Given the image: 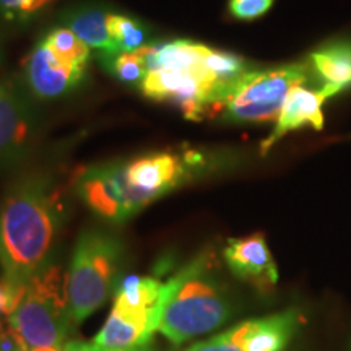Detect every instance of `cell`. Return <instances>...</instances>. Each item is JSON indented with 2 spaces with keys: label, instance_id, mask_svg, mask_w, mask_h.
I'll return each mask as SVG.
<instances>
[{
  "label": "cell",
  "instance_id": "cell-1",
  "mask_svg": "<svg viewBox=\"0 0 351 351\" xmlns=\"http://www.w3.org/2000/svg\"><path fill=\"white\" fill-rule=\"evenodd\" d=\"M64 192L51 174L29 173L8 187L0 200V269L19 288L52 262L65 221Z\"/></svg>",
  "mask_w": 351,
  "mask_h": 351
},
{
  "label": "cell",
  "instance_id": "cell-2",
  "mask_svg": "<svg viewBox=\"0 0 351 351\" xmlns=\"http://www.w3.org/2000/svg\"><path fill=\"white\" fill-rule=\"evenodd\" d=\"M148 73L140 91L158 103H173L189 121L221 114L234 86L221 80L207 62V46L189 41L148 44L142 47Z\"/></svg>",
  "mask_w": 351,
  "mask_h": 351
},
{
  "label": "cell",
  "instance_id": "cell-3",
  "mask_svg": "<svg viewBox=\"0 0 351 351\" xmlns=\"http://www.w3.org/2000/svg\"><path fill=\"white\" fill-rule=\"evenodd\" d=\"M166 304L161 332L173 345L225 326L236 314L231 291L213 271V257L202 252L165 285Z\"/></svg>",
  "mask_w": 351,
  "mask_h": 351
},
{
  "label": "cell",
  "instance_id": "cell-4",
  "mask_svg": "<svg viewBox=\"0 0 351 351\" xmlns=\"http://www.w3.org/2000/svg\"><path fill=\"white\" fill-rule=\"evenodd\" d=\"M72 324L67 275L52 261L26 285L23 300L8 315L7 326L29 351L43 346H62Z\"/></svg>",
  "mask_w": 351,
  "mask_h": 351
},
{
  "label": "cell",
  "instance_id": "cell-5",
  "mask_svg": "<svg viewBox=\"0 0 351 351\" xmlns=\"http://www.w3.org/2000/svg\"><path fill=\"white\" fill-rule=\"evenodd\" d=\"M122 258L124 244L112 232L93 228L78 236L67 274L73 322H83L109 300Z\"/></svg>",
  "mask_w": 351,
  "mask_h": 351
},
{
  "label": "cell",
  "instance_id": "cell-6",
  "mask_svg": "<svg viewBox=\"0 0 351 351\" xmlns=\"http://www.w3.org/2000/svg\"><path fill=\"white\" fill-rule=\"evenodd\" d=\"M309 75L311 67L302 64L249 70L228 95L219 116L232 124L276 122L293 88L304 85Z\"/></svg>",
  "mask_w": 351,
  "mask_h": 351
},
{
  "label": "cell",
  "instance_id": "cell-7",
  "mask_svg": "<svg viewBox=\"0 0 351 351\" xmlns=\"http://www.w3.org/2000/svg\"><path fill=\"white\" fill-rule=\"evenodd\" d=\"M127 182L140 210L160 197L173 192L181 184L191 181L195 169L204 168V155L191 152L153 153L138 156L122 165Z\"/></svg>",
  "mask_w": 351,
  "mask_h": 351
},
{
  "label": "cell",
  "instance_id": "cell-8",
  "mask_svg": "<svg viewBox=\"0 0 351 351\" xmlns=\"http://www.w3.org/2000/svg\"><path fill=\"white\" fill-rule=\"evenodd\" d=\"M75 191L96 217L111 223H124L140 212L122 165L91 166L77 176Z\"/></svg>",
  "mask_w": 351,
  "mask_h": 351
},
{
  "label": "cell",
  "instance_id": "cell-9",
  "mask_svg": "<svg viewBox=\"0 0 351 351\" xmlns=\"http://www.w3.org/2000/svg\"><path fill=\"white\" fill-rule=\"evenodd\" d=\"M38 127L33 96L23 83L0 80V165L12 163L28 152Z\"/></svg>",
  "mask_w": 351,
  "mask_h": 351
},
{
  "label": "cell",
  "instance_id": "cell-10",
  "mask_svg": "<svg viewBox=\"0 0 351 351\" xmlns=\"http://www.w3.org/2000/svg\"><path fill=\"white\" fill-rule=\"evenodd\" d=\"M86 69L59 59L39 41L25 62L23 85L33 98L59 99L72 93L85 80Z\"/></svg>",
  "mask_w": 351,
  "mask_h": 351
},
{
  "label": "cell",
  "instance_id": "cell-11",
  "mask_svg": "<svg viewBox=\"0 0 351 351\" xmlns=\"http://www.w3.org/2000/svg\"><path fill=\"white\" fill-rule=\"evenodd\" d=\"M165 283L155 276H125L116 288L112 311L153 337L165 309Z\"/></svg>",
  "mask_w": 351,
  "mask_h": 351
},
{
  "label": "cell",
  "instance_id": "cell-12",
  "mask_svg": "<svg viewBox=\"0 0 351 351\" xmlns=\"http://www.w3.org/2000/svg\"><path fill=\"white\" fill-rule=\"evenodd\" d=\"M223 258L232 275L252 287L270 289L278 283V267L265 236L261 232L228 241L223 249Z\"/></svg>",
  "mask_w": 351,
  "mask_h": 351
},
{
  "label": "cell",
  "instance_id": "cell-13",
  "mask_svg": "<svg viewBox=\"0 0 351 351\" xmlns=\"http://www.w3.org/2000/svg\"><path fill=\"white\" fill-rule=\"evenodd\" d=\"M301 326V311L289 307L263 317L244 320L228 330L244 351H285Z\"/></svg>",
  "mask_w": 351,
  "mask_h": 351
},
{
  "label": "cell",
  "instance_id": "cell-14",
  "mask_svg": "<svg viewBox=\"0 0 351 351\" xmlns=\"http://www.w3.org/2000/svg\"><path fill=\"white\" fill-rule=\"evenodd\" d=\"M326 99L327 96L320 90H309V88L302 85L293 88L291 93L288 95L287 101H285L278 119H276L274 132L262 142V155H267L269 150H271V147L276 142H280L289 132L302 129V127L307 125L314 127L315 130L322 129V104Z\"/></svg>",
  "mask_w": 351,
  "mask_h": 351
},
{
  "label": "cell",
  "instance_id": "cell-15",
  "mask_svg": "<svg viewBox=\"0 0 351 351\" xmlns=\"http://www.w3.org/2000/svg\"><path fill=\"white\" fill-rule=\"evenodd\" d=\"M311 72L327 98L351 88V41L327 44L311 54Z\"/></svg>",
  "mask_w": 351,
  "mask_h": 351
},
{
  "label": "cell",
  "instance_id": "cell-16",
  "mask_svg": "<svg viewBox=\"0 0 351 351\" xmlns=\"http://www.w3.org/2000/svg\"><path fill=\"white\" fill-rule=\"evenodd\" d=\"M109 10L99 5H83L69 10L62 16V26L72 29L90 49L101 56H111L119 52L114 46L109 33Z\"/></svg>",
  "mask_w": 351,
  "mask_h": 351
},
{
  "label": "cell",
  "instance_id": "cell-17",
  "mask_svg": "<svg viewBox=\"0 0 351 351\" xmlns=\"http://www.w3.org/2000/svg\"><path fill=\"white\" fill-rule=\"evenodd\" d=\"M152 337L142 327L129 322L119 314L111 311L93 343L108 350H130L138 346H147Z\"/></svg>",
  "mask_w": 351,
  "mask_h": 351
},
{
  "label": "cell",
  "instance_id": "cell-18",
  "mask_svg": "<svg viewBox=\"0 0 351 351\" xmlns=\"http://www.w3.org/2000/svg\"><path fill=\"white\" fill-rule=\"evenodd\" d=\"M99 64L104 70L117 80L125 83L129 86H137L145 80L148 73V62L143 51H132V52H116L111 56L98 57Z\"/></svg>",
  "mask_w": 351,
  "mask_h": 351
},
{
  "label": "cell",
  "instance_id": "cell-19",
  "mask_svg": "<svg viewBox=\"0 0 351 351\" xmlns=\"http://www.w3.org/2000/svg\"><path fill=\"white\" fill-rule=\"evenodd\" d=\"M41 43L59 59L88 67L91 49L67 26L60 25L52 28L49 33L44 34Z\"/></svg>",
  "mask_w": 351,
  "mask_h": 351
},
{
  "label": "cell",
  "instance_id": "cell-20",
  "mask_svg": "<svg viewBox=\"0 0 351 351\" xmlns=\"http://www.w3.org/2000/svg\"><path fill=\"white\" fill-rule=\"evenodd\" d=\"M108 25L114 46L119 52L138 51L148 46V44H152L147 26L132 19V16L111 12L109 13Z\"/></svg>",
  "mask_w": 351,
  "mask_h": 351
},
{
  "label": "cell",
  "instance_id": "cell-21",
  "mask_svg": "<svg viewBox=\"0 0 351 351\" xmlns=\"http://www.w3.org/2000/svg\"><path fill=\"white\" fill-rule=\"evenodd\" d=\"M52 0H0V16L10 23H28Z\"/></svg>",
  "mask_w": 351,
  "mask_h": 351
},
{
  "label": "cell",
  "instance_id": "cell-22",
  "mask_svg": "<svg viewBox=\"0 0 351 351\" xmlns=\"http://www.w3.org/2000/svg\"><path fill=\"white\" fill-rule=\"evenodd\" d=\"M274 0H230V13L236 20L252 21L265 15Z\"/></svg>",
  "mask_w": 351,
  "mask_h": 351
},
{
  "label": "cell",
  "instance_id": "cell-23",
  "mask_svg": "<svg viewBox=\"0 0 351 351\" xmlns=\"http://www.w3.org/2000/svg\"><path fill=\"white\" fill-rule=\"evenodd\" d=\"M25 289L26 288H19L12 285L3 276L0 278V324H3V317L8 319V315L19 307L21 300H23Z\"/></svg>",
  "mask_w": 351,
  "mask_h": 351
},
{
  "label": "cell",
  "instance_id": "cell-24",
  "mask_svg": "<svg viewBox=\"0 0 351 351\" xmlns=\"http://www.w3.org/2000/svg\"><path fill=\"white\" fill-rule=\"evenodd\" d=\"M186 351H244V348L234 340L230 330H225L208 340L197 341Z\"/></svg>",
  "mask_w": 351,
  "mask_h": 351
},
{
  "label": "cell",
  "instance_id": "cell-25",
  "mask_svg": "<svg viewBox=\"0 0 351 351\" xmlns=\"http://www.w3.org/2000/svg\"><path fill=\"white\" fill-rule=\"evenodd\" d=\"M0 351H28L19 335L10 327L0 328Z\"/></svg>",
  "mask_w": 351,
  "mask_h": 351
},
{
  "label": "cell",
  "instance_id": "cell-26",
  "mask_svg": "<svg viewBox=\"0 0 351 351\" xmlns=\"http://www.w3.org/2000/svg\"><path fill=\"white\" fill-rule=\"evenodd\" d=\"M64 351H150L148 346H138L130 350H108L95 343H82V341H69L64 345Z\"/></svg>",
  "mask_w": 351,
  "mask_h": 351
},
{
  "label": "cell",
  "instance_id": "cell-27",
  "mask_svg": "<svg viewBox=\"0 0 351 351\" xmlns=\"http://www.w3.org/2000/svg\"><path fill=\"white\" fill-rule=\"evenodd\" d=\"M29 351H64V345L62 346H43V348H34Z\"/></svg>",
  "mask_w": 351,
  "mask_h": 351
},
{
  "label": "cell",
  "instance_id": "cell-28",
  "mask_svg": "<svg viewBox=\"0 0 351 351\" xmlns=\"http://www.w3.org/2000/svg\"><path fill=\"white\" fill-rule=\"evenodd\" d=\"M3 62V44H2V34H0V64Z\"/></svg>",
  "mask_w": 351,
  "mask_h": 351
},
{
  "label": "cell",
  "instance_id": "cell-29",
  "mask_svg": "<svg viewBox=\"0 0 351 351\" xmlns=\"http://www.w3.org/2000/svg\"><path fill=\"white\" fill-rule=\"evenodd\" d=\"M3 327V324H0V328H2Z\"/></svg>",
  "mask_w": 351,
  "mask_h": 351
}]
</instances>
